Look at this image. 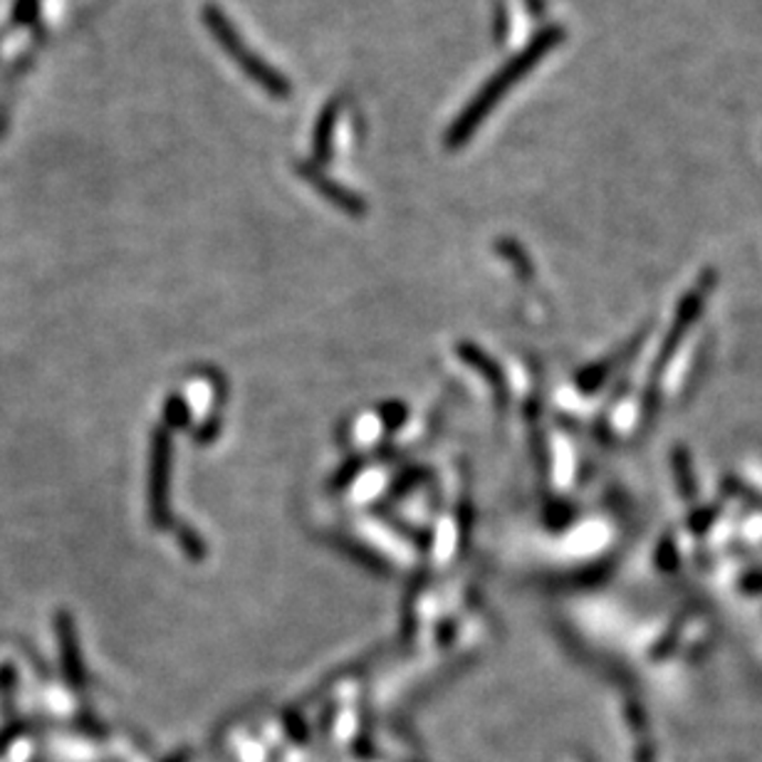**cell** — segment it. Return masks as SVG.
<instances>
[{"label":"cell","mask_w":762,"mask_h":762,"mask_svg":"<svg viewBox=\"0 0 762 762\" xmlns=\"http://www.w3.org/2000/svg\"><path fill=\"white\" fill-rule=\"evenodd\" d=\"M295 166H298V174L300 176H305V179L312 186H315L320 194H325L330 201H334L340 208H347V211H352V213L364 211V203H359V198L354 196V194H349L347 189H342L340 184H334L332 179H327V176L320 171V166H315V164H300V161Z\"/></svg>","instance_id":"3957f363"},{"label":"cell","mask_w":762,"mask_h":762,"mask_svg":"<svg viewBox=\"0 0 762 762\" xmlns=\"http://www.w3.org/2000/svg\"><path fill=\"white\" fill-rule=\"evenodd\" d=\"M562 40H565V30H562V25H547L545 30H540L518 55L510 58L505 65L478 90V95L468 102V107L453 119L451 129L446 134L448 149H461V146L473 137L480 124L486 122L488 114L495 109V104L508 95L510 87H513L518 80H523L552 48H557L562 43Z\"/></svg>","instance_id":"6da1fadb"},{"label":"cell","mask_w":762,"mask_h":762,"mask_svg":"<svg viewBox=\"0 0 762 762\" xmlns=\"http://www.w3.org/2000/svg\"><path fill=\"white\" fill-rule=\"evenodd\" d=\"M525 3L532 15H542V10H545V0H525Z\"/></svg>","instance_id":"52a82bcc"},{"label":"cell","mask_w":762,"mask_h":762,"mask_svg":"<svg viewBox=\"0 0 762 762\" xmlns=\"http://www.w3.org/2000/svg\"><path fill=\"white\" fill-rule=\"evenodd\" d=\"M40 18V0H18L13 8V20L20 25H33Z\"/></svg>","instance_id":"8992f818"},{"label":"cell","mask_w":762,"mask_h":762,"mask_svg":"<svg viewBox=\"0 0 762 762\" xmlns=\"http://www.w3.org/2000/svg\"><path fill=\"white\" fill-rule=\"evenodd\" d=\"M337 117H340V102L332 100L327 107L322 109L317 127H315V137H312V146H315V161L322 166L332 159V134H334Z\"/></svg>","instance_id":"277c9868"},{"label":"cell","mask_w":762,"mask_h":762,"mask_svg":"<svg viewBox=\"0 0 762 762\" xmlns=\"http://www.w3.org/2000/svg\"><path fill=\"white\" fill-rule=\"evenodd\" d=\"M58 639H60V651H62V666H65V674L70 676L72 683H80L82 668H80V656H77V644H75V629H72V619L67 614H58Z\"/></svg>","instance_id":"5b68a950"},{"label":"cell","mask_w":762,"mask_h":762,"mask_svg":"<svg viewBox=\"0 0 762 762\" xmlns=\"http://www.w3.org/2000/svg\"><path fill=\"white\" fill-rule=\"evenodd\" d=\"M201 15L206 20L208 33L216 38V43L221 45V50H226V55L231 58L260 90H265L268 95L275 100H288L292 95L290 80L285 75H280L273 65H268L263 58H258L255 52L246 45V40L240 38L236 25L226 18L221 8L213 3H206Z\"/></svg>","instance_id":"7a4b0ae2"}]
</instances>
